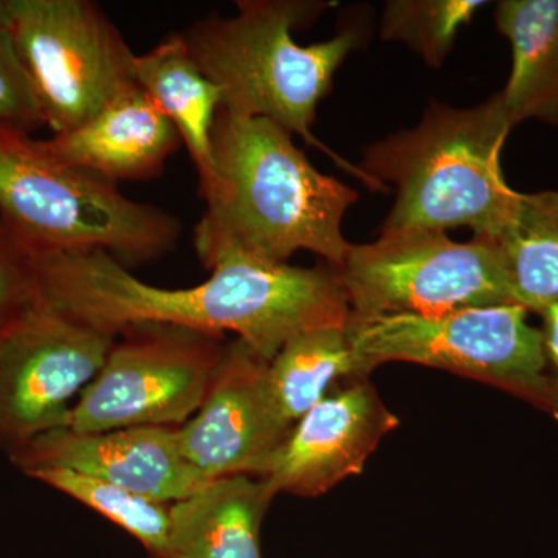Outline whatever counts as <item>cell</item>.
I'll list each match as a JSON object with an SVG mask.
<instances>
[{
	"label": "cell",
	"instance_id": "26",
	"mask_svg": "<svg viewBox=\"0 0 558 558\" xmlns=\"http://www.w3.org/2000/svg\"><path fill=\"white\" fill-rule=\"evenodd\" d=\"M0 341H2V332H0Z\"/></svg>",
	"mask_w": 558,
	"mask_h": 558
},
{
	"label": "cell",
	"instance_id": "21",
	"mask_svg": "<svg viewBox=\"0 0 558 558\" xmlns=\"http://www.w3.org/2000/svg\"><path fill=\"white\" fill-rule=\"evenodd\" d=\"M484 5L487 2L483 0H389L380 21V38L405 44L428 68L439 69L459 31Z\"/></svg>",
	"mask_w": 558,
	"mask_h": 558
},
{
	"label": "cell",
	"instance_id": "8",
	"mask_svg": "<svg viewBox=\"0 0 558 558\" xmlns=\"http://www.w3.org/2000/svg\"><path fill=\"white\" fill-rule=\"evenodd\" d=\"M226 349L223 336L178 326L124 330L72 405L64 428L182 427L207 398Z\"/></svg>",
	"mask_w": 558,
	"mask_h": 558
},
{
	"label": "cell",
	"instance_id": "13",
	"mask_svg": "<svg viewBox=\"0 0 558 558\" xmlns=\"http://www.w3.org/2000/svg\"><path fill=\"white\" fill-rule=\"evenodd\" d=\"M16 454L25 472L69 469L165 505L190 497L208 481L183 457L178 427L51 429L24 444Z\"/></svg>",
	"mask_w": 558,
	"mask_h": 558
},
{
	"label": "cell",
	"instance_id": "20",
	"mask_svg": "<svg viewBox=\"0 0 558 558\" xmlns=\"http://www.w3.org/2000/svg\"><path fill=\"white\" fill-rule=\"evenodd\" d=\"M27 473L124 529L154 558H168L171 505L132 494L126 488L69 469L36 468L27 470Z\"/></svg>",
	"mask_w": 558,
	"mask_h": 558
},
{
	"label": "cell",
	"instance_id": "10",
	"mask_svg": "<svg viewBox=\"0 0 558 558\" xmlns=\"http://www.w3.org/2000/svg\"><path fill=\"white\" fill-rule=\"evenodd\" d=\"M116 341L36 301L2 332L0 438L22 447L64 428L70 400L100 373Z\"/></svg>",
	"mask_w": 558,
	"mask_h": 558
},
{
	"label": "cell",
	"instance_id": "23",
	"mask_svg": "<svg viewBox=\"0 0 558 558\" xmlns=\"http://www.w3.org/2000/svg\"><path fill=\"white\" fill-rule=\"evenodd\" d=\"M38 301L32 253L0 220V332Z\"/></svg>",
	"mask_w": 558,
	"mask_h": 558
},
{
	"label": "cell",
	"instance_id": "12",
	"mask_svg": "<svg viewBox=\"0 0 558 558\" xmlns=\"http://www.w3.org/2000/svg\"><path fill=\"white\" fill-rule=\"evenodd\" d=\"M399 425L366 381L319 400L290 429L259 478L277 494L318 497L362 473L381 438Z\"/></svg>",
	"mask_w": 558,
	"mask_h": 558
},
{
	"label": "cell",
	"instance_id": "22",
	"mask_svg": "<svg viewBox=\"0 0 558 558\" xmlns=\"http://www.w3.org/2000/svg\"><path fill=\"white\" fill-rule=\"evenodd\" d=\"M0 124L32 134L46 126L43 109L25 72L13 35L0 28Z\"/></svg>",
	"mask_w": 558,
	"mask_h": 558
},
{
	"label": "cell",
	"instance_id": "3",
	"mask_svg": "<svg viewBox=\"0 0 558 558\" xmlns=\"http://www.w3.org/2000/svg\"><path fill=\"white\" fill-rule=\"evenodd\" d=\"M513 128L498 92L465 109L433 101L413 130L369 145L359 167L369 190L396 193L380 233L469 227L497 240L520 196L501 168Z\"/></svg>",
	"mask_w": 558,
	"mask_h": 558
},
{
	"label": "cell",
	"instance_id": "2",
	"mask_svg": "<svg viewBox=\"0 0 558 558\" xmlns=\"http://www.w3.org/2000/svg\"><path fill=\"white\" fill-rule=\"evenodd\" d=\"M213 182L194 229L205 269L227 253L284 264L299 250L340 269L351 242L341 233L357 190L319 172L284 128L220 109L211 134Z\"/></svg>",
	"mask_w": 558,
	"mask_h": 558
},
{
	"label": "cell",
	"instance_id": "17",
	"mask_svg": "<svg viewBox=\"0 0 558 558\" xmlns=\"http://www.w3.org/2000/svg\"><path fill=\"white\" fill-rule=\"evenodd\" d=\"M495 25L509 40L512 70L499 92L513 126L558 124V0H502Z\"/></svg>",
	"mask_w": 558,
	"mask_h": 558
},
{
	"label": "cell",
	"instance_id": "1",
	"mask_svg": "<svg viewBox=\"0 0 558 558\" xmlns=\"http://www.w3.org/2000/svg\"><path fill=\"white\" fill-rule=\"evenodd\" d=\"M38 301L65 317L119 337L142 325L236 333L270 360L290 339L322 328H347L351 310L336 270L289 266L227 253L211 277L165 289L134 277L102 250L35 253Z\"/></svg>",
	"mask_w": 558,
	"mask_h": 558
},
{
	"label": "cell",
	"instance_id": "11",
	"mask_svg": "<svg viewBox=\"0 0 558 558\" xmlns=\"http://www.w3.org/2000/svg\"><path fill=\"white\" fill-rule=\"evenodd\" d=\"M269 363L244 341L227 344L199 411L178 427L183 457L205 478L259 476L288 438L292 428L270 396Z\"/></svg>",
	"mask_w": 558,
	"mask_h": 558
},
{
	"label": "cell",
	"instance_id": "4",
	"mask_svg": "<svg viewBox=\"0 0 558 558\" xmlns=\"http://www.w3.org/2000/svg\"><path fill=\"white\" fill-rule=\"evenodd\" d=\"M236 5L234 16L211 14L180 32L193 60L222 92L220 109L274 121L325 150L369 189L359 167L333 156L311 131L319 101L332 89L348 54L357 49L360 33L349 28L323 43L301 46L292 32L317 20L330 3L238 0Z\"/></svg>",
	"mask_w": 558,
	"mask_h": 558
},
{
	"label": "cell",
	"instance_id": "24",
	"mask_svg": "<svg viewBox=\"0 0 558 558\" xmlns=\"http://www.w3.org/2000/svg\"><path fill=\"white\" fill-rule=\"evenodd\" d=\"M539 315L545 319L543 337H545L546 357L556 371V376L550 379V384H553V411L550 414L558 418V301L546 307Z\"/></svg>",
	"mask_w": 558,
	"mask_h": 558
},
{
	"label": "cell",
	"instance_id": "25",
	"mask_svg": "<svg viewBox=\"0 0 558 558\" xmlns=\"http://www.w3.org/2000/svg\"><path fill=\"white\" fill-rule=\"evenodd\" d=\"M14 20V0H0V28L11 31Z\"/></svg>",
	"mask_w": 558,
	"mask_h": 558
},
{
	"label": "cell",
	"instance_id": "15",
	"mask_svg": "<svg viewBox=\"0 0 558 558\" xmlns=\"http://www.w3.org/2000/svg\"><path fill=\"white\" fill-rule=\"evenodd\" d=\"M274 497L263 478L208 480L170 506L168 558H263L260 524Z\"/></svg>",
	"mask_w": 558,
	"mask_h": 558
},
{
	"label": "cell",
	"instance_id": "18",
	"mask_svg": "<svg viewBox=\"0 0 558 558\" xmlns=\"http://www.w3.org/2000/svg\"><path fill=\"white\" fill-rule=\"evenodd\" d=\"M517 303L542 314L558 301V191L520 193L497 240Z\"/></svg>",
	"mask_w": 558,
	"mask_h": 558
},
{
	"label": "cell",
	"instance_id": "19",
	"mask_svg": "<svg viewBox=\"0 0 558 558\" xmlns=\"http://www.w3.org/2000/svg\"><path fill=\"white\" fill-rule=\"evenodd\" d=\"M271 400L281 421L293 428L325 399L341 376H354L347 328H322L293 337L269 363Z\"/></svg>",
	"mask_w": 558,
	"mask_h": 558
},
{
	"label": "cell",
	"instance_id": "16",
	"mask_svg": "<svg viewBox=\"0 0 558 558\" xmlns=\"http://www.w3.org/2000/svg\"><path fill=\"white\" fill-rule=\"evenodd\" d=\"M132 76L179 132L204 196L213 182L211 134L222 92L193 60L180 32L135 54Z\"/></svg>",
	"mask_w": 558,
	"mask_h": 558
},
{
	"label": "cell",
	"instance_id": "9",
	"mask_svg": "<svg viewBox=\"0 0 558 558\" xmlns=\"http://www.w3.org/2000/svg\"><path fill=\"white\" fill-rule=\"evenodd\" d=\"M10 32L53 135L76 130L134 83L135 54L90 0H14Z\"/></svg>",
	"mask_w": 558,
	"mask_h": 558
},
{
	"label": "cell",
	"instance_id": "5",
	"mask_svg": "<svg viewBox=\"0 0 558 558\" xmlns=\"http://www.w3.org/2000/svg\"><path fill=\"white\" fill-rule=\"evenodd\" d=\"M0 220L35 253L102 250L124 263L168 255L178 218L58 159L43 140L0 124Z\"/></svg>",
	"mask_w": 558,
	"mask_h": 558
},
{
	"label": "cell",
	"instance_id": "7",
	"mask_svg": "<svg viewBox=\"0 0 558 558\" xmlns=\"http://www.w3.org/2000/svg\"><path fill=\"white\" fill-rule=\"evenodd\" d=\"M336 274L351 318L519 304L501 250L488 238L457 242L444 231L380 233L368 244H351Z\"/></svg>",
	"mask_w": 558,
	"mask_h": 558
},
{
	"label": "cell",
	"instance_id": "14",
	"mask_svg": "<svg viewBox=\"0 0 558 558\" xmlns=\"http://www.w3.org/2000/svg\"><path fill=\"white\" fill-rule=\"evenodd\" d=\"M43 142L58 159L116 185L159 178L183 146L171 121L135 81L76 130Z\"/></svg>",
	"mask_w": 558,
	"mask_h": 558
},
{
	"label": "cell",
	"instance_id": "6",
	"mask_svg": "<svg viewBox=\"0 0 558 558\" xmlns=\"http://www.w3.org/2000/svg\"><path fill=\"white\" fill-rule=\"evenodd\" d=\"M519 304L439 315H381L347 325L354 376L381 363L409 362L486 381L553 411L543 330Z\"/></svg>",
	"mask_w": 558,
	"mask_h": 558
}]
</instances>
